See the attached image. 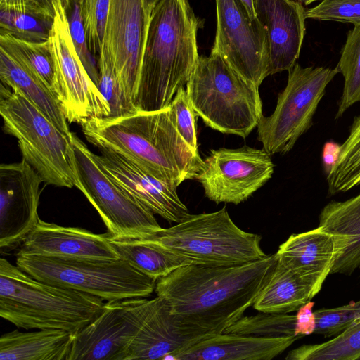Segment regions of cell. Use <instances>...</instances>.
I'll return each instance as SVG.
<instances>
[{
  "instance_id": "cell-1",
  "label": "cell",
  "mask_w": 360,
  "mask_h": 360,
  "mask_svg": "<svg viewBox=\"0 0 360 360\" xmlns=\"http://www.w3.org/2000/svg\"><path fill=\"white\" fill-rule=\"evenodd\" d=\"M276 254L240 264L181 266L156 281L155 292L196 336L222 333L243 316L265 285Z\"/></svg>"
},
{
  "instance_id": "cell-29",
  "label": "cell",
  "mask_w": 360,
  "mask_h": 360,
  "mask_svg": "<svg viewBox=\"0 0 360 360\" xmlns=\"http://www.w3.org/2000/svg\"><path fill=\"white\" fill-rule=\"evenodd\" d=\"M360 358V321L321 343L302 345L290 350L287 360H356Z\"/></svg>"
},
{
  "instance_id": "cell-19",
  "label": "cell",
  "mask_w": 360,
  "mask_h": 360,
  "mask_svg": "<svg viewBox=\"0 0 360 360\" xmlns=\"http://www.w3.org/2000/svg\"><path fill=\"white\" fill-rule=\"evenodd\" d=\"M17 255L70 259H119L106 233L96 234L82 228L63 226L41 219L24 240Z\"/></svg>"
},
{
  "instance_id": "cell-26",
  "label": "cell",
  "mask_w": 360,
  "mask_h": 360,
  "mask_svg": "<svg viewBox=\"0 0 360 360\" xmlns=\"http://www.w3.org/2000/svg\"><path fill=\"white\" fill-rule=\"evenodd\" d=\"M314 297L311 288L299 276L277 261L252 307L258 311L289 314Z\"/></svg>"
},
{
  "instance_id": "cell-24",
  "label": "cell",
  "mask_w": 360,
  "mask_h": 360,
  "mask_svg": "<svg viewBox=\"0 0 360 360\" xmlns=\"http://www.w3.org/2000/svg\"><path fill=\"white\" fill-rule=\"evenodd\" d=\"M73 338L63 329L15 330L0 338V360H68Z\"/></svg>"
},
{
  "instance_id": "cell-12",
  "label": "cell",
  "mask_w": 360,
  "mask_h": 360,
  "mask_svg": "<svg viewBox=\"0 0 360 360\" xmlns=\"http://www.w3.org/2000/svg\"><path fill=\"white\" fill-rule=\"evenodd\" d=\"M159 301L157 296L106 302L100 314L74 335L68 360H124Z\"/></svg>"
},
{
  "instance_id": "cell-14",
  "label": "cell",
  "mask_w": 360,
  "mask_h": 360,
  "mask_svg": "<svg viewBox=\"0 0 360 360\" xmlns=\"http://www.w3.org/2000/svg\"><path fill=\"white\" fill-rule=\"evenodd\" d=\"M274 171L269 153L244 146L212 150L195 179L210 200L238 205L263 186Z\"/></svg>"
},
{
  "instance_id": "cell-3",
  "label": "cell",
  "mask_w": 360,
  "mask_h": 360,
  "mask_svg": "<svg viewBox=\"0 0 360 360\" xmlns=\"http://www.w3.org/2000/svg\"><path fill=\"white\" fill-rule=\"evenodd\" d=\"M202 22L188 0H159L152 11L134 103L137 110L157 111L170 105L187 84L199 55Z\"/></svg>"
},
{
  "instance_id": "cell-36",
  "label": "cell",
  "mask_w": 360,
  "mask_h": 360,
  "mask_svg": "<svg viewBox=\"0 0 360 360\" xmlns=\"http://www.w3.org/2000/svg\"><path fill=\"white\" fill-rule=\"evenodd\" d=\"M110 0H82V13L90 51L98 56L103 44Z\"/></svg>"
},
{
  "instance_id": "cell-4",
  "label": "cell",
  "mask_w": 360,
  "mask_h": 360,
  "mask_svg": "<svg viewBox=\"0 0 360 360\" xmlns=\"http://www.w3.org/2000/svg\"><path fill=\"white\" fill-rule=\"evenodd\" d=\"M104 304L96 296L38 281L0 259V316L18 328H57L75 335Z\"/></svg>"
},
{
  "instance_id": "cell-21",
  "label": "cell",
  "mask_w": 360,
  "mask_h": 360,
  "mask_svg": "<svg viewBox=\"0 0 360 360\" xmlns=\"http://www.w3.org/2000/svg\"><path fill=\"white\" fill-rule=\"evenodd\" d=\"M300 337L260 338L222 333L203 338L170 355L174 360H270Z\"/></svg>"
},
{
  "instance_id": "cell-13",
  "label": "cell",
  "mask_w": 360,
  "mask_h": 360,
  "mask_svg": "<svg viewBox=\"0 0 360 360\" xmlns=\"http://www.w3.org/2000/svg\"><path fill=\"white\" fill-rule=\"evenodd\" d=\"M217 30L213 50L245 78L259 86L269 76L268 36L241 0H215Z\"/></svg>"
},
{
  "instance_id": "cell-32",
  "label": "cell",
  "mask_w": 360,
  "mask_h": 360,
  "mask_svg": "<svg viewBox=\"0 0 360 360\" xmlns=\"http://www.w3.org/2000/svg\"><path fill=\"white\" fill-rule=\"evenodd\" d=\"M295 323V315L259 311L256 315L243 316L223 333L260 338L294 337L297 336Z\"/></svg>"
},
{
  "instance_id": "cell-27",
  "label": "cell",
  "mask_w": 360,
  "mask_h": 360,
  "mask_svg": "<svg viewBox=\"0 0 360 360\" xmlns=\"http://www.w3.org/2000/svg\"><path fill=\"white\" fill-rule=\"evenodd\" d=\"M106 236L119 258L155 281L181 266L192 264L190 261L141 238L117 237L108 232Z\"/></svg>"
},
{
  "instance_id": "cell-10",
  "label": "cell",
  "mask_w": 360,
  "mask_h": 360,
  "mask_svg": "<svg viewBox=\"0 0 360 360\" xmlns=\"http://www.w3.org/2000/svg\"><path fill=\"white\" fill-rule=\"evenodd\" d=\"M339 73L337 68H303L288 70L287 84L278 96L274 112L262 116L258 125V140L270 155L285 154L313 124V117L328 84Z\"/></svg>"
},
{
  "instance_id": "cell-30",
  "label": "cell",
  "mask_w": 360,
  "mask_h": 360,
  "mask_svg": "<svg viewBox=\"0 0 360 360\" xmlns=\"http://www.w3.org/2000/svg\"><path fill=\"white\" fill-rule=\"evenodd\" d=\"M326 179L330 195L360 185V116L354 119L349 136L341 144L338 160Z\"/></svg>"
},
{
  "instance_id": "cell-23",
  "label": "cell",
  "mask_w": 360,
  "mask_h": 360,
  "mask_svg": "<svg viewBox=\"0 0 360 360\" xmlns=\"http://www.w3.org/2000/svg\"><path fill=\"white\" fill-rule=\"evenodd\" d=\"M319 226L334 238L337 255L331 274L350 276L360 268V193L331 201L321 210Z\"/></svg>"
},
{
  "instance_id": "cell-43",
  "label": "cell",
  "mask_w": 360,
  "mask_h": 360,
  "mask_svg": "<svg viewBox=\"0 0 360 360\" xmlns=\"http://www.w3.org/2000/svg\"><path fill=\"white\" fill-rule=\"evenodd\" d=\"M252 19H257L253 0H241Z\"/></svg>"
},
{
  "instance_id": "cell-18",
  "label": "cell",
  "mask_w": 360,
  "mask_h": 360,
  "mask_svg": "<svg viewBox=\"0 0 360 360\" xmlns=\"http://www.w3.org/2000/svg\"><path fill=\"white\" fill-rule=\"evenodd\" d=\"M98 159L110 176L139 202L169 222L189 214L176 189L146 172L119 153L99 149Z\"/></svg>"
},
{
  "instance_id": "cell-42",
  "label": "cell",
  "mask_w": 360,
  "mask_h": 360,
  "mask_svg": "<svg viewBox=\"0 0 360 360\" xmlns=\"http://www.w3.org/2000/svg\"><path fill=\"white\" fill-rule=\"evenodd\" d=\"M341 144L334 141H326L322 150V165L323 172L326 176L333 171L335 167L340 153Z\"/></svg>"
},
{
  "instance_id": "cell-37",
  "label": "cell",
  "mask_w": 360,
  "mask_h": 360,
  "mask_svg": "<svg viewBox=\"0 0 360 360\" xmlns=\"http://www.w3.org/2000/svg\"><path fill=\"white\" fill-rule=\"evenodd\" d=\"M172 121L184 141L191 149L198 152L196 117L186 89L181 87L169 105Z\"/></svg>"
},
{
  "instance_id": "cell-31",
  "label": "cell",
  "mask_w": 360,
  "mask_h": 360,
  "mask_svg": "<svg viewBox=\"0 0 360 360\" xmlns=\"http://www.w3.org/2000/svg\"><path fill=\"white\" fill-rule=\"evenodd\" d=\"M336 68L344 77L342 94L335 116L337 119L360 101V25L354 26L347 32Z\"/></svg>"
},
{
  "instance_id": "cell-28",
  "label": "cell",
  "mask_w": 360,
  "mask_h": 360,
  "mask_svg": "<svg viewBox=\"0 0 360 360\" xmlns=\"http://www.w3.org/2000/svg\"><path fill=\"white\" fill-rule=\"evenodd\" d=\"M1 48L51 91L55 72L48 40L32 41L1 32Z\"/></svg>"
},
{
  "instance_id": "cell-35",
  "label": "cell",
  "mask_w": 360,
  "mask_h": 360,
  "mask_svg": "<svg viewBox=\"0 0 360 360\" xmlns=\"http://www.w3.org/2000/svg\"><path fill=\"white\" fill-rule=\"evenodd\" d=\"M314 333L325 338L333 337L348 326L360 321V300L335 308L314 311Z\"/></svg>"
},
{
  "instance_id": "cell-39",
  "label": "cell",
  "mask_w": 360,
  "mask_h": 360,
  "mask_svg": "<svg viewBox=\"0 0 360 360\" xmlns=\"http://www.w3.org/2000/svg\"><path fill=\"white\" fill-rule=\"evenodd\" d=\"M82 0H75L69 17L70 30L77 53L86 72L98 88V63L89 50L82 13Z\"/></svg>"
},
{
  "instance_id": "cell-11",
  "label": "cell",
  "mask_w": 360,
  "mask_h": 360,
  "mask_svg": "<svg viewBox=\"0 0 360 360\" xmlns=\"http://www.w3.org/2000/svg\"><path fill=\"white\" fill-rule=\"evenodd\" d=\"M54 15L48 43L54 65L51 91L69 123L83 124L110 114V105L82 63L70 34L63 0H53Z\"/></svg>"
},
{
  "instance_id": "cell-7",
  "label": "cell",
  "mask_w": 360,
  "mask_h": 360,
  "mask_svg": "<svg viewBox=\"0 0 360 360\" xmlns=\"http://www.w3.org/2000/svg\"><path fill=\"white\" fill-rule=\"evenodd\" d=\"M0 114L5 132L18 140L22 159L46 184L75 186L70 134L63 131L25 97L2 83Z\"/></svg>"
},
{
  "instance_id": "cell-40",
  "label": "cell",
  "mask_w": 360,
  "mask_h": 360,
  "mask_svg": "<svg viewBox=\"0 0 360 360\" xmlns=\"http://www.w3.org/2000/svg\"><path fill=\"white\" fill-rule=\"evenodd\" d=\"M53 0H1V9L53 20Z\"/></svg>"
},
{
  "instance_id": "cell-41",
  "label": "cell",
  "mask_w": 360,
  "mask_h": 360,
  "mask_svg": "<svg viewBox=\"0 0 360 360\" xmlns=\"http://www.w3.org/2000/svg\"><path fill=\"white\" fill-rule=\"evenodd\" d=\"M314 303L308 302L301 307L295 314V335L302 338L314 333L315 329V316L312 308Z\"/></svg>"
},
{
  "instance_id": "cell-20",
  "label": "cell",
  "mask_w": 360,
  "mask_h": 360,
  "mask_svg": "<svg viewBox=\"0 0 360 360\" xmlns=\"http://www.w3.org/2000/svg\"><path fill=\"white\" fill-rule=\"evenodd\" d=\"M275 254L278 262L299 276L315 296L331 274L337 250L333 236L319 226L290 235Z\"/></svg>"
},
{
  "instance_id": "cell-46",
  "label": "cell",
  "mask_w": 360,
  "mask_h": 360,
  "mask_svg": "<svg viewBox=\"0 0 360 360\" xmlns=\"http://www.w3.org/2000/svg\"><path fill=\"white\" fill-rule=\"evenodd\" d=\"M359 359L360 360V358Z\"/></svg>"
},
{
  "instance_id": "cell-9",
  "label": "cell",
  "mask_w": 360,
  "mask_h": 360,
  "mask_svg": "<svg viewBox=\"0 0 360 360\" xmlns=\"http://www.w3.org/2000/svg\"><path fill=\"white\" fill-rule=\"evenodd\" d=\"M75 186L86 196L114 236L141 238L162 227L154 213L139 202L106 171L98 155L70 132Z\"/></svg>"
},
{
  "instance_id": "cell-34",
  "label": "cell",
  "mask_w": 360,
  "mask_h": 360,
  "mask_svg": "<svg viewBox=\"0 0 360 360\" xmlns=\"http://www.w3.org/2000/svg\"><path fill=\"white\" fill-rule=\"evenodd\" d=\"M32 15L1 9V32L32 41H45L49 39L52 22Z\"/></svg>"
},
{
  "instance_id": "cell-6",
  "label": "cell",
  "mask_w": 360,
  "mask_h": 360,
  "mask_svg": "<svg viewBox=\"0 0 360 360\" xmlns=\"http://www.w3.org/2000/svg\"><path fill=\"white\" fill-rule=\"evenodd\" d=\"M164 250L200 265H231L266 257L262 236L240 229L226 207L189 214L169 228L141 237Z\"/></svg>"
},
{
  "instance_id": "cell-33",
  "label": "cell",
  "mask_w": 360,
  "mask_h": 360,
  "mask_svg": "<svg viewBox=\"0 0 360 360\" xmlns=\"http://www.w3.org/2000/svg\"><path fill=\"white\" fill-rule=\"evenodd\" d=\"M98 58V89L110 108V117H118L137 111L133 101L125 92L115 67L101 50Z\"/></svg>"
},
{
  "instance_id": "cell-44",
  "label": "cell",
  "mask_w": 360,
  "mask_h": 360,
  "mask_svg": "<svg viewBox=\"0 0 360 360\" xmlns=\"http://www.w3.org/2000/svg\"><path fill=\"white\" fill-rule=\"evenodd\" d=\"M146 3L147 4V6L150 11H153L154 7L155 6L156 4L158 2L159 0H145Z\"/></svg>"
},
{
  "instance_id": "cell-15",
  "label": "cell",
  "mask_w": 360,
  "mask_h": 360,
  "mask_svg": "<svg viewBox=\"0 0 360 360\" xmlns=\"http://www.w3.org/2000/svg\"><path fill=\"white\" fill-rule=\"evenodd\" d=\"M151 13L145 0H110V2L101 50L113 64L125 92L133 102Z\"/></svg>"
},
{
  "instance_id": "cell-2",
  "label": "cell",
  "mask_w": 360,
  "mask_h": 360,
  "mask_svg": "<svg viewBox=\"0 0 360 360\" xmlns=\"http://www.w3.org/2000/svg\"><path fill=\"white\" fill-rule=\"evenodd\" d=\"M81 126L92 145L119 153L176 189L195 179L203 165L176 129L169 107L91 118Z\"/></svg>"
},
{
  "instance_id": "cell-22",
  "label": "cell",
  "mask_w": 360,
  "mask_h": 360,
  "mask_svg": "<svg viewBox=\"0 0 360 360\" xmlns=\"http://www.w3.org/2000/svg\"><path fill=\"white\" fill-rule=\"evenodd\" d=\"M202 339L181 325L167 302L160 297L130 344L124 360L167 359L175 352Z\"/></svg>"
},
{
  "instance_id": "cell-25",
  "label": "cell",
  "mask_w": 360,
  "mask_h": 360,
  "mask_svg": "<svg viewBox=\"0 0 360 360\" xmlns=\"http://www.w3.org/2000/svg\"><path fill=\"white\" fill-rule=\"evenodd\" d=\"M0 78L2 84L20 93L63 131L70 134L69 122L50 89L2 48L0 51Z\"/></svg>"
},
{
  "instance_id": "cell-8",
  "label": "cell",
  "mask_w": 360,
  "mask_h": 360,
  "mask_svg": "<svg viewBox=\"0 0 360 360\" xmlns=\"http://www.w3.org/2000/svg\"><path fill=\"white\" fill-rule=\"evenodd\" d=\"M16 266L32 278L77 290L104 301L147 297L156 281L128 262L115 259H70L16 255Z\"/></svg>"
},
{
  "instance_id": "cell-5",
  "label": "cell",
  "mask_w": 360,
  "mask_h": 360,
  "mask_svg": "<svg viewBox=\"0 0 360 360\" xmlns=\"http://www.w3.org/2000/svg\"><path fill=\"white\" fill-rule=\"evenodd\" d=\"M259 86L217 51L198 58L186 91L198 117L219 132L246 138L262 117Z\"/></svg>"
},
{
  "instance_id": "cell-16",
  "label": "cell",
  "mask_w": 360,
  "mask_h": 360,
  "mask_svg": "<svg viewBox=\"0 0 360 360\" xmlns=\"http://www.w3.org/2000/svg\"><path fill=\"white\" fill-rule=\"evenodd\" d=\"M40 174L24 159L0 166V249L20 246L39 221Z\"/></svg>"
},
{
  "instance_id": "cell-38",
  "label": "cell",
  "mask_w": 360,
  "mask_h": 360,
  "mask_svg": "<svg viewBox=\"0 0 360 360\" xmlns=\"http://www.w3.org/2000/svg\"><path fill=\"white\" fill-rule=\"evenodd\" d=\"M305 18L360 25V0H322L305 11Z\"/></svg>"
},
{
  "instance_id": "cell-17",
  "label": "cell",
  "mask_w": 360,
  "mask_h": 360,
  "mask_svg": "<svg viewBox=\"0 0 360 360\" xmlns=\"http://www.w3.org/2000/svg\"><path fill=\"white\" fill-rule=\"evenodd\" d=\"M258 20L266 29L270 51L269 75L296 63L305 34V10L292 0H253Z\"/></svg>"
},
{
  "instance_id": "cell-45",
  "label": "cell",
  "mask_w": 360,
  "mask_h": 360,
  "mask_svg": "<svg viewBox=\"0 0 360 360\" xmlns=\"http://www.w3.org/2000/svg\"><path fill=\"white\" fill-rule=\"evenodd\" d=\"M292 1L300 3L302 6H304V5L307 6V5L310 4L311 3H312L314 1H319V0H292Z\"/></svg>"
}]
</instances>
